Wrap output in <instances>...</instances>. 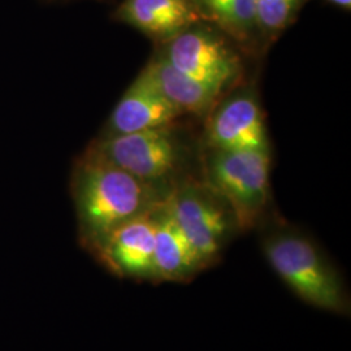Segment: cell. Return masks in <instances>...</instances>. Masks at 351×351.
Returning a JSON list of instances; mask_svg holds the SVG:
<instances>
[{"instance_id":"1","label":"cell","mask_w":351,"mask_h":351,"mask_svg":"<svg viewBox=\"0 0 351 351\" xmlns=\"http://www.w3.org/2000/svg\"><path fill=\"white\" fill-rule=\"evenodd\" d=\"M78 241L93 256L114 229L159 204L168 193L107 160L93 146L72 176Z\"/></svg>"},{"instance_id":"2","label":"cell","mask_w":351,"mask_h":351,"mask_svg":"<svg viewBox=\"0 0 351 351\" xmlns=\"http://www.w3.org/2000/svg\"><path fill=\"white\" fill-rule=\"evenodd\" d=\"M262 250L272 271L301 301L326 313L350 316L346 281L314 239L281 223L264 234Z\"/></svg>"},{"instance_id":"3","label":"cell","mask_w":351,"mask_h":351,"mask_svg":"<svg viewBox=\"0 0 351 351\" xmlns=\"http://www.w3.org/2000/svg\"><path fill=\"white\" fill-rule=\"evenodd\" d=\"M271 149L208 150L203 182L234 215L239 232L262 226L271 202Z\"/></svg>"},{"instance_id":"4","label":"cell","mask_w":351,"mask_h":351,"mask_svg":"<svg viewBox=\"0 0 351 351\" xmlns=\"http://www.w3.org/2000/svg\"><path fill=\"white\" fill-rule=\"evenodd\" d=\"M167 202L204 268H211L232 236L239 232L229 206L207 184L194 180L175 184Z\"/></svg>"},{"instance_id":"5","label":"cell","mask_w":351,"mask_h":351,"mask_svg":"<svg viewBox=\"0 0 351 351\" xmlns=\"http://www.w3.org/2000/svg\"><path fill=\"white\" fill-rule=\"evenodd\" d=\"M129 175L169 191L180 172L184 152L171 125L126 134H106L91 145Z\"/></svg>"},{"instance_id":"6","label":"cell","mask_w":351,"mask_h":351,"mask_svg":"<svg viewBox=\"0 0 351 351\" xmlns=\"http://www.w3.org/2000/svg\"><path fill=\"white\" fill-rule=\"evenodd\" d=\"M232 43L221 30L201 20L163 43L159 53L177 71L224 94L242 73Z\"/></svg>"},{"instance_id":"7","label":"cell","mask_w":351,"mask_h":351,"mask_svg":"<svg viewBox=\"0 0 351 351\" xmlns=\"http://www.w3.org/2000/svg\"><path fill=\"white\" fill-rule=\"evenodd\" d=\"M208 114V150L269 149L263 112L254 88H242L219 99Z\"/></svg>"},{"instance_id":"8","label":"cell","mask_w":351,"mask_h":351,"mask_svg":"<svg viewBox=\"0 0 351 351\" xmlns=\"http://www.w3.org/2000/svg\"><path fill=\"white\" fill-rule=\"evenodd\" d=\"M155 207L114 229L94 254L114 276L156 284Z\"/></svg>"},{"instance_id":"9","label":"cell","mask_w":351,"mask_h":351,"mask_svg":"<svg viewBox=\"0 0 351 351\" xmlns=\"http://www.w3.org/2000/svg\"><path fill=\"white\" fill-rule=\"evenodd\" d=\"M180 116L182 113L142 71L114 107L106 134H126L172 125Z\"/></svg>"},{"instance_id":"10","label":"cell","mask_w":351,"mask_h":351,"mask_svg":"<svg viewBox=\"0 0 351 351\" xmlns=\"http://www.w3.org/2000/svg\"><path fill=\"white\" fill-rule=\"evenodd\" d=\"M154 216L156 284L191 281L206 268L177 224L167 197L155 207Z\"/></svg>"},{"instance_id":"11","label":"cell","mask_w":351,"mask_h":351,"mask_svg":"<svg viewBox=\"0 0 351 351\" xmlns=\"http://www.w3.org/2000/svg\"><path fill=\"white\" fill-rule=\"evenodd\" d=\"M113 17L160 45L202 20L191 0H123Z\"/></svg>"},{"instance_id":"12","label":"cell","mask_w":351,"mask_h":351,"mask_svg":"<svg viewBox=\"0 0 351 351\" xmlns=\"http://www.w3.org/2000/svg\"><path fill=\"white\" fill-rule=\"evenodd\" d=\"M143 71L164 97L182 114H208L223 95L219 90L177 71L160 53H158Z\"/></svg>"},{"instance_id":"13","label":"cell","mask_w":351,"mask_h":351,"mask_svg":"<svg viewBox=\"0 0 351 351\" xmlns=\"http://www.w3.org/2000/svg\"><path fill=\"white\" fill-rule=\"evenodd\" d=\"M203 21L221 30L243 47H254L259 40L256 0H191Z\"/></svg>"},{"instance_id":"14","label":"cell","mask_w":351,"mask_h":351,"mask_svg":"<svg viewBox=\"0 0 351 351\" xmlns=\"http://www.w3.org/2000/svg\"><path fill=\"white\" fill-rule=\"evenodd\" d=\"M306 0H256V23L261 40L272 42L293 21Z\"/></svg>"},{"instance_id":"15","label":"cell","mask_w":351,"mask_h":351,"mask_svg":"<svg viewBox=\"0 0 351 351\" xmlns=\"http://www.w3.org/2000/svg\"><path fill=\"white\" fill-rule=\"evenodd\" d=\"M326 3H329V4H332V5H336V7H339L341 10H348V11H350L351 8V0H326Z\"/></svg>"}]
</instances>
